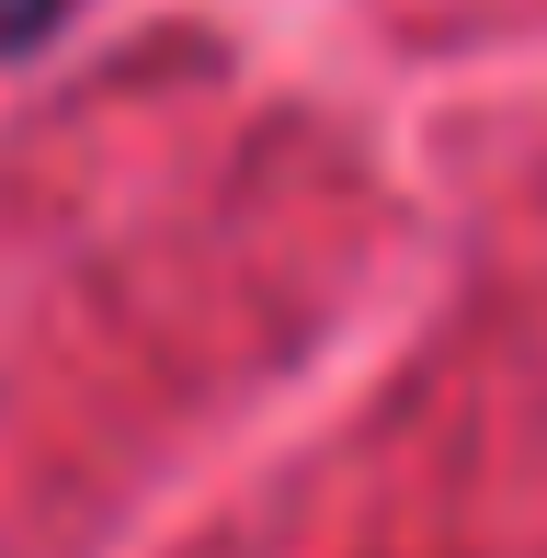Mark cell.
Listing matches in <instances>:
<instances>
[{"mask_svg": "<svg viewBox=\"0 0 547 558\" xmlns=\"http://www.w3.org/2000/svg\"><path fill=\"white\" fill-rule=\"evenodd\" d=\"M46 23H58V0H0V46H35Z\"/></svg>", "mask_w": 547, "mask_h": 558, "instance_id": "6da1fadb", "label": "cell"}]
</instances>
